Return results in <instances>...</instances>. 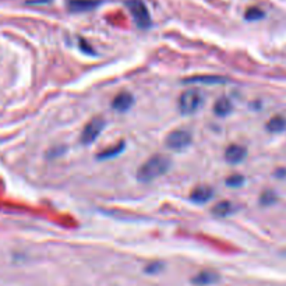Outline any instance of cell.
Returning <instances> with one entry per match:
<instances>
[{
  "instance_id": "cell-1",
  "label": "cell",
  "mask_w": 286,
  "mask_h": 286,
  "mask_svg": "<svg viewBox=\"0 0 286 286\" xmlns=\"http://www.w3.org/2000/svg\"><path fill=\"white\" fill-rule=\"evenodd\" d=\"M170 168V159L166 155H152L144 162L137 170V179L144 183H148L165 175Z\"/></svg>"
},
{
  "instance_id": "cell-2",
  "label": "cell",
  "mask_w": 286,
  "mask_h": 286,
  "mask_svg": "<svg viewBox=\"0 0 286 286\" xmlns=\"http://www.w3.org/2000/svg\"><path fill=\"white\" fill-rule=\"evenodd\" d=\"M202 105V95L198 90H186L179 98V109L183 115H191Z\"/></svg>"
},
{
  "instance_id": "cell-3",
  "label": "cell",
  "mask_w": 286,
  "mask_h": 286,
  "mask_svg": "<svg viewBox=\"0 0 286 286\" xmlns=\"http://www.w3.org/2000/svg\"><path fill=\"white\" fill-rule=\"evenodd\" d=\"M127 7L140 28H148L151 25V16L143 0H128Z\"/></svg>"
},
{
  "instance_id": "cell-4",
  "label": "cell",
  "mask_w": 286,
  "mask_h": 286,
  "mask_svg": "<svg viewBox=\"0 0 286 286\" xmlns=\"http://www.w3.org/2000/svg\"><path fill=\"white\" fill-rule=\"evenodd\" d=\"M191 133L183 128L179 130H173L168 134V137L165 138V145L169 149L173 151H183L191 144Z\"/></svg>"
},
{
  "instance_id": "cell-5",
  "label": "cell",
  "mask_w": 286,
  "mask_h": 286,
  "mask_svg": "<svg viewBox=\"0 0 286 286\" xmlns=\"http://www.w3.org/2000/svg\"><path fill=\"white\" fill-rule=\"evenodd\" d=\"M105 127V120L102 117H94L85 124V127L81 132V143L85 145H90L95 141L96 138L101 136L102 130Z\"/></svg>"
},
{
  "instance_id": "cell-6",
  "label": "cell",
  "mask_w": 286,
  "mask_h": 286,
  "mask_svg": "<svg viewBox=\"0 0 286 286\" xmlns=\"http://www.w3.org/2000/svg\"><path fill=\"white\" fill-rule=\"evenodd\" d=\"M244 158H246V148L239 144H230L225 151V159L229 164H240Z\"/></svg>"
},
{
  "instance_id": "cell-7",
  "label": "cell",
  "mask_w": 286,
  "mask_h": 286,
  "mask_svg": "<svg viewBox=\"0 0 286 286\" xmlns=\"http://www.w3.org/2000/svg\"><path fill=\"white\" fill-rule=\"evenodd\" d=\"M214 196V190L210 186H197L194 190L190 193V198L191 201L194 202H200V204H204V202L210 201Z\"/></svg>"
},
{
  "instance_id": "cell-8",
  "label": "cell",
  "mask_w": 286,
  "mask_h": 286,
  "mask_svg": "<svg viewBox=\"0 0 286 286\" xmlns=\"http://www.w3.org/2000/svg\"><path fill=\"white\" fill-rule=\"evenodd\" d=\"M133 99L132 94H128V92H120V94H117L115 96V99L112 102V106H113V109L117 112H126L128 111L130 108H132Z\"/></svg>"
},
{
  "instance_id": "cell-9",
  "label": "cell",
  "mask_w": 286,
  "mask_h": 286,
  "mask_svg": "<svg viewBox=\"0 0 286 286\" xmlns=\"http://www.w3.org/2000/svg\"><path fill=\"white\" fill-rule=\"evenodd\" d=\"M99 5L98 0H69L67 7L73 13H81V11H90L95 9Z\"/></svg>"
},
{
  "instance_id": "cell-10",
  "label": "cell",
  "mask_w": 286,
  "mask_h": 286,
  "mask_svg": "<svg viewBox=\"0 0 286 286\" xmlns=\"http://www.w3.org/2000/svg\"><path fill=\"white\" fill-rule=\"evenodd\" d=\"M232 111H233V105L228 96H221L214 105V112L217 116H228Z\"/></svg>"
},
{
  "instance_id": "cell-11",
  "label": "cell",
  "mask_w": 286,
  "mask_h": 286,
  "mask_svg": "<svg viewBox=\"0 0 286 286\" xmlns=\"http://www.w3.org/2000/svg\"><path fill=\"white\" fill-rule=\"evenodd\" d=\"M217 281H218L217 274H215V272H210V271H202V272L197 274V275L193 278V283L200 286L211 285V283H215Z\"/></svg>"
},
{
  "instance_id": "cell-12",
  "label": "cell",
  "mask_w": 286,
  "mask_h": 286,
  "mask_svg": "<svg viewBox=\"0 0 286 286\" xmlns=\"http://www.w3.org/2000/svg\"><path fill=\"white\" fill-rule=\"evenodd\" d=\"M267 130L270 133H281L286 128V119L282 116L271 117L267 123Z\"/></svg>"
},
{
  "instance_id": "cell-13",
  "label": "cell",
  "mask_w": 286,
  "mask_h": 286,
  "mask_svg": "<svg viewBox=\"0 0 286 286\" xmlns=\"http://www.w3.org/2000/svg\"><path fill=\"white\" fill-rule=\"evenodd\" d=\"M185 83H201V84H222L225 79L219 75H197L193 79L185 80Z\"/></svg>"
},
{
  "instance_id": "cell-14",
  "label": "cell",
  "mask_w": 286,
  "mask_h": 286,
  "mask_svg": "<svg viewBox=\"0 0 286 286\" xmlns=\"http://www.w3.org/2000/svg\"><path fill=\"white\" fill-rule=\"evenodd\" d=\"M233 212V205L229 201H221L218 202L215 207L212 208V214L217 217H226L229 214Z\"/></svg>"
},
{
  "instance_id": "cell-15",
  "label": "cell",
  "mask_w": 286,
  "mask_h": 286,
  "mask_svg": "<svg viewBox=\"0 0 286 286\" xmlns=\"http://www.w3.org/2000/svg\"><path fill=\"white\" fill-rule=\"evenodd\" d=\"M123 149H124V143H119L117 145H115V147L105 149V151H102L101 154H98V159L113 158V157H116V155L120 154Z\"/></svg>"
},
{
  "instance_id": "cell-16",
  "label": "cell",
  "mask_w": 286,
  "mask_h": 286,
  "mask_svg": "<svg viewBox=\"0 0 286 286\" xmlns=\"http://www.w3.org/2000/svg\"><path fill=\"white\" fill-rule=\"evenodd\" d=\"M246 20H249V21H255V20H260L264 17V11L258 9V7H250L249 10L246 11Z\"/></svg>"
},
{
  "instance_id": "cell-17",
  "label": "cell",
  "mask_w": 286,
  "mask_h": 286,
  "mask_svg": "<svg viewBox=\"0 0 286 286\" xmlns=\"http://www.w3.org/2000/svg\"><path fill=\"white\" fill-rule=\"evenodd\" d=\"M226 185L229 186V187H240V186L244 185V177L242 175H239V173H236V175H230L226 179Z\"/></svg>"
}]
</instances>
